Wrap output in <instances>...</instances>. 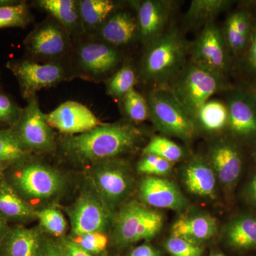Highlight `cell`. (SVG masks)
<instances>
[{
  "label": "cell",
  "mask_w": 256,
  "mask_h": 256,
  "mask_svg": "<svg viewBox=\"0 0 256 256\" xmlns=\"http://www.w3.org/2000/svg\"><path fill=\"white\" fill-rule=\"evenodd\" d=\"M142 138L137 128L128 124H100L89 132L62 139L64 154L76 162L92 164L132 150Z\"/></svg>",
  "instance_id": "obj_1"
},
{
  "label": "cell",
  "mask_w": 256,
  "mask_h": 256,
  "mask_svg": "<svg viewBox=\"0 0 256 256\" xmlns=\"http://www.w3.org/2000/svg\"><path fill=\"white\" fill-rule=\"evenodd\" d=\"M148 46L141 64V76L146 82L164 87L172 82L186 66L185 42L174 28Z\"/></svg>",
  "instance_id": "obj_2"
},
{
  "label": "cell",
  "mask_w": 256,
  "mask_h": 256,
  "mask_svg": "<svg viewBox=\"0 0 256 256\" xmlns=\"http://www.w3.org/2000/svg\"><path fill=\"white\" fill-rule=\"evenodd\" d=\"M176 100L192 118L218 92H228L233 87L225 77L190 62L171 82L169 88Z\"/></svg>",
  "instance_id": "obj_3"
},
{
  "label": "cell",
  "mask_w": 256,
  "mask_h": 256,
  "mask_svg": "<svg viewBox=\"0 0 256 256\" xmlns=\"http://www.w3.org/2000/svg\"><path fill=\"white\" fill-rule=\"evenodd\" d=\"M150 114L156 129L186 144L193 142L198 129L194 120L176 100L169 88L159 87L150 94Z\"/></svg>",
  "instance_id": "obj_4"
},
{
  "label": "cell",
  "mask_w": 256,
  "mask_h": 256,
  "mask_svg": "<svg viewBox=\"0 0 256 256\" xmlns=\"http://www.w3.org/2000/svg\"><path fill=\"white\" fill-rule=\"evenodd\" d=\"M164 217L144 204L132 201L121 207L114 216L112 242L126 247L154 238L163 226Z\"/></svg>",
  "instance_id": "obj_5"
},
{
  "label": "cell",
  "mask_w": 256,
  "mask_h": 256,
  "mask_svg": "<svg viewBox=\"0 0 256 256\" xmlns=\"http://www.w3.org/2000/svg\"><path fill=\"white\" fill-rule=\"evenodd\" d=\"M89 174L95 193L112 210L132 191V174L128 165L120 160H106L92 164Z\"/></svg>",
  "instance_id": "obj_6"
},
{
  "label": "cell",
  "mask_w": 256,
  "mask_h": 256,
  "mask_svg": "<svg viewBox=\"0 0 256 256\" xmlns=\"http://www.w3.org/2000/svg\"><path fill=\"white\" fill-rule=\"evenodd\" d=\"M12 183L22 198L38 201L53 198L64 186L63 176L56 170L36 162L20 166L13 174Z\"/></svg>",
  "instance_id": "obj_7"
},
{
  "label": "cell",
  "mask_w": 256,
  "mask_h": 256,
  "mask_svg": "<svg viewBox=\"0 0 256 256\" xmlns=\"http://www.w3.org/2000/svg\"><path fill=\"white\" fill-rule=\"evenodd\" d=\"M11 129L28 152H50L54 149L53 130L47 122L46 114L42 112L36 97L28 100L21 117Z\"/></svg>",
  "instance_id": "obj_8"
},
{
  "label": "cell",
  "mask_w": 256,
  "mask_h": 256,
  "mask_svg": "<svg viewBox=\"0 0 256 256\" xmlns=\"http://www.w3.org/2000/svg\"><path fill=\"white\" fill-rule=\"evenodd\" d=\"M228 130L234 140L256 142V92L248 88H233L226 92Z\"/></svg>",
  "instance_id": "obj_9"
},
{
  "label": "cell",
  "mask_w": 256,
  "mask_h": 256,
  "mask_svg": "<svg viewBox=\"0 0 256 256\" xmlns=\"http://www.w3.org/2000/svg\"><path fill=\"white\" fill-rule=\"evenodd\" d=\"M192 62L225 77L230 66V53L223 31L214 22L206 24L194 44Z\"/></svg>",
  "instance_id": "obj_10"
},
{
  "label": "cell",
  "mask_w": 256,
  "mask_h": 256,
  "mask_svg": "<svg viewBox=\"0 0 256 256\" xmlns=\"http://www.w3.org/2000/svg\"><path fill=\"white\" fill-rule=\"evenodd\" d=\"M112 210L96 193L84 194L69 212L72 233H106L114 224Z\"/></svg>",
  "instance_id": "obj_11"
},
{
  "label": "cell",
  "mask_w": 256,
  "mask_h": 256,
  "mask_svg": "<svg viewBox=\"0 0 256 256\" xmlns=\"http://www.w3.org/2000/svg\"><path fill=\"white\" fill-rule=\"evenodd\" d=\"M6 67L18 79L22 96L28 100L36 97V92L42 89L55 86L65 77L63 67L57 64L16 60L10 62Z\"/></svg>",
  "instance_id": "obj_12"
},
{
  "label": "cell",
  "mask_w": 256,
  "mask_h": 256,
  "mask_svg": "<svg viewBox=\"0 0 256 256\" xmlns=\"http://www.w3.org/2000/svg\"><path fill=\"white\" fill-rule=\"evenodd\" d=\"M46 120L50 127L67 136H78L102 124L90 109L75 101L62 104L46 114Z\"/></svg>",
  "instance_id": "obj_13"
},
{
  "label": "cell",
  "mask_w": 256,
  "mask_h": 256,
  "mask_svg": "<svg viewBox=\"0 0 256 256\" xmlns=\"http://www.w3.org/2000/svg\"><path fill=\"white\" fill-rule=\"evenodd\" d=\"M210 164L217 178L226 188H232L242 174V154L236 143L228 138H220L210 144Z\"/></svg>",
  "instance_id": "obj_14"
},
{
  "label": "cell",
  "mask_w": 256,
  "mask_h": 256,
  "mask_svg": "<svg viewBox=\"0 0 256 256\" xmlns=\"http://www.w3.org/2000/svg\"><path fill=\"white\" fill-rule=\"evenodd\" d=\"M140 197L146 206L181 212L188 201L172 182L158 176H146L140 185Z\"/></svg>",
  "instance_id": "obj_15"
},
{
  "label": "cell",
  "mask_w": 256,
  "mask_h": 256,
  "mask_svg": "<svg viewBox=\"0 0 256 256\" xmlns=\"http://www.w3.org/2000/svg\"><path fill=\"white\" fill-rule=\"evenodd\" d=\"M138 12L140 36L144 44H150L164 33L172 11L171 2L146 0L134 3Z\"/></svg>",
  "instance_id": "obj_16"
},
{
  "label": "cell",
  "mask_w": 256,
  "mask_h": 256,
  "mask_svg": "<svg viewBox=\"0 0 256 256\" xmlns=\"http://www.w3.org/2000/svg\"><path fill=\"white\" fill-rule=\"evenodd\" d=\"M66 28L60 24L47 22L32 32L24 44L32 55L55 58L66 53L68 46Z\"/></svg>",
  "instance_id": "obj_17"
},
{
  "label": "cell",
  "mask_w": 256,
  "mask_h": 256,
  "mask_svg": "<svg viewBox=\"0 0 256 256\" xmlns=\"http://www.w3.org/2000/svg\"><path fill=\"white\" fill-rule=\"evenodd\" d=\"M183 181L192 194L201 198L214 200L217 192V176L208 162L197 156L185 165Z\"/></svg>",
  "instance_id": "obj_18"
},
{
  "label": "cell",
  "mask_w": 256,
  "mask_h": 256,
  "mask_svg": "<svg viewBox=\"0 0 256 256\" xmlns=\"http://www.w3.org/2000/svg\"><path fill=\"white\" fill-rule=\"evenodd\" d=\"M78 60L82 70L94 76H100L117 66L120 56L118 50L110 44L89 42L79 48Z\"/></svg>",
  "instance_id": "obj_19"
},
{
  "label": "cell",
  "mask_w": 256,
  "mask_h": 256,
  "mask_svg": "<svg viewBox=\"0 0 256 256\" xmlns=\"http://www.w3.org/2000/svg\"><path fill=\"white\" fill-rule=\"evenodd\" d=\"M40 230L14 227L9 228L0 244L2 256H38L42 244Z\"/></svg>",
  "instance_id": "obj_20"
},
{
  "label": "cell",
  "mask_w": 256,
  "mask_h": 256,
  "mask_svg": "<svg viewBox=\"0 0 256 256\" xmlns=\"http://www.w3.org/2000/svg\"><path fill=\"white\" fill-rule=\"evenodd\" d=\"M218 230L216 220L208 214L182 217L172 228V236L198 245L213 238Z\"/></svg>",
  "instance_id": "obj_21"
},
{
  "label": "cell",
  "mask_w": 256,
  "mask_h": 256,
  "mask_svg": "<svg viewBox=\"0 0 256 256\" xmlns=\"http://www.w3.org/2000/svg\"><path fill=\"white\" fill-rule=\"evenodd\" d=\"M100 36L112 46H124L131 43L139 33L138 20L128 12L111 15L99 28Z\"/></svg>",
  "instance_id": "obj_22"
},
{
  "label": "cell",
  "mask_w": 256,
  "mask_h": 256,
  "mask_svg": "<svg viewBox=\"0 0 256 256\" xmlns=\"http://www.w3.org/2000/svg\"><path fill=\"white\" fill-rule=\"evenodd\" d=\"M0 216L6 220L26 222L36 218V212L11 184L0 180Z\"/></svg>",
  "instance_id": "obj_23"
},
{
  "label": "cell",
  "mask_w": 256,
  "mask_h": 256,
  "mask_svg": "<svg viewBox=\"0 0 256 256\" xmlns=\"http://www.w3.org/2000/svg\"><path fill=\"white\" fill-rule=\"evenodd\" d=\"M228 110L226 102L210 100L200 109L195 116L198 131L208 134H218L228 129Z\"/></svg>",
  "instance_id": "obj_24"
},
{
  "label": "cell",
  "mask_w": 256,
  "mask_h": 256,
  "mask_svg": "<svg viewBox=\"0 0 256 256\" xmlns=\"http://www.w3.org/2000/svg\"><path fill=\"white\" fill-rule=\"evenodd\" d=\"M225 237L230 246L238 250L256 249V217L242 216L228 224Z\"/></svg>",
  "instance_id": "obj_25"
},
{
  "label": "cell",
  "mask_w": 256,
  "mask_h": 256,
  "mask_svg": "<svg viewBox=\"0 0 256 256\" xmlns=\"http://www.w3.org/2000/svg\"><path fill=\"white\" fill-rule=\"evenodd\" d=\"M78 6L80 24L88 32L99 30L116 10L110 0H82Z\"/></svg>",
  "instance_id": "obj_26"
},
{
  "label": "cell",
  "mask_w": 256,
  "mask_h": 256,
  "mask_svg": "<svg viewBox=\"0 0 256 256\" xmlns=\"http://www.w3.org/2000/svg\"><path fill=\"white\" fill-rule=\"evenodd\" d=\"M38 6L68 31H76L80 24L78 2L73 0H41Z\"/></svg>",
  "instance_id": "obj_27"
},
{
  "label": "cell",
  "mask_w": 256,
  "mask_h": 256,
  "mask_svg": "<svg viewBox=\"0 0 256 256\" xmlns=\"http://www.w3.org/2000/svg\"><path fill=\"white\" fill-rule=\"evenodd\" d=\"M233 2L229 0H193L186 13V21L193 25L206 24L226 11Z\"/></svg>",
  "instance_id": "obj_28"
},
{
  "label": "cell",
  "mask_w": 256,
  "mask_h": 256,
  "mask_svg": "<svg viewBox=\"0 0 256 256\" xmlns=\"http://www.w3.org/2000/svg\"><path fill=\"white\" fill-rule=\"evenodd\" d=\"M28 153L11 128L0 130V162H20L26 159Z\"/></svg>",
  "instance_id": "obj_29"
},
{
  "label": "cell",
  "mask_w": 256,
  "mask_h": 256,
  "mask_svg": "<svg viewBox=\"0 0 256 256\" xmlns=\"http://www.w3.org/2000/svg\"><path fill=\"white\" fill-rule=\"evenodd\" d=\"M137 76L130 66H124L106 82L107 94L116 99H124L134 88Z\"/></svg>",
  "instance_id": "obj_30"
},
{
  "label": "cell",
  "mask_w": 256,
  "mask_h": 256,
  "mask_svg": "<svg viewBox=\"0 0 256 256\" xmlns=\"http://www.w3.org/2000/svg\"><path fill=\"white\" fill-rule=\"evenodd\" d=\"M144 154H153L174 164L183 159L184 150L182 146L166 138H153L144 150Z\"/></svg>",
  "instance_id": "obj_31"
},
{
  "label": "cell",
  "mask_w": 256,
  "mask_h": 256,
  "mask_svg": "<svg viewBox=\"0 0 256 256\" xmlns=\"http://www.w3.org/2000/svg\"><path fill=\"white\" fill-rule=\"evenodd\" d=\"M30 22L31 14L25 2L0 8V28H24Z\"/></svg>",
  "instance_id": "obj_32"
},
{
  "label": "cell",
  "mask_w": 256,
  "mask_h": 256,
  "mask_svg": "<svg viewBox=\"0 0 256 256\" xmlns=\"http://www.w3.org/2000/svg\"><path fill=\"white\" fill-rule=\"evenodd\" d=\"M36 218L40 220L42 228L47 233L58 238H63L68 224L60 210L55 208L38 210L36 212Z\"/></svg>",
  "instance_id": "obj_33"
},
{
  "label": "cell",
  "mask_w": 256,
  "mask_h": 256,
  "mask_svg": "<svg viewBox=\"0 0 256 256\" xmlns=\"http://www.w3.org/2000/svg\"><path fill=\"white\" fill-rule=\"evenodd\" d=\"M122 100L124 112L133 122H144L150 118L148 101L136 89L128 92Z\"/></svg>",
  "instance_id": "obj_34"
},
{
  "label": "cell",
  "mask_w": 256,
  "mask_h": 256,
  "mask_svg": "<svg viewBox=\"0 0 256 256\" xmlns=\"http://www.w3.org/2000/svg\"><path fill=\"white\" fill-rule=\"evenodd\" d=\"M223 33L230 53L238 56H242L248 48L250 38L240 34L232 14L227 18Z\"/></svg>",
  "instance_id": "obj_35"
},
{
  "label": "cell",
  "mask_w": 256,
  "mask_h": 256,
  "mask_svg": "<svg viewBox=\"0 0 256 256\" xmlns=\"http://www.w3.org/2000/svg\"><path fill=\"white\" fill-rule=\"evenodd\" d=\"M172 168V163L153 154H144L138 164V172L150 176H165L171 172Z\"/></svg>",
  "instance_id": "obj_36"
},
{
  "label": "cell",
  "mask_w": 256,
  "mask_h": 256,
  "mask_svg": "<svg viewBox=\"0 0 256 256\" xmlns=\"http://www.w3.org/2000/svg\"><path fill=\"white\" fill-rule=\"evenodd\" d=\"M23 108H21L9 96L0 92V124L13 128L18 122Z\"/></svg>",
  "instance_id": "obj_37"
},
{
  "label": "cell",
  "mask_w": 256,
  "mask_h": 256,
  "mask_svg": "<svg viewBox=\"0 0 256 256\" xmlns=\"http://www.w3.org/2000/svg\"><path fill=\"white\" fill-rule=\"evenodd\" d=\"M165 248L172 256H202L204 252L200 246L176 237L172 236L168 239L165 242Z\"/></svg>",
  "instance_id": "obj_38"
},
{
  "label": "cell",
  "mask_w": 256,
  "mask_h": 256,
  "mask_svg": "<svg viewBox=\"0 0 256 256\" xmlns=\"http://www.w3.org/2000/svg\"><path fill=\"white\" fill-rule=\"evenodd\" d=\"M74 242L79 246L92 255L100 254L106 250L108 244V238L105 233H90L76 237Z\"/></svg>",
  "instance_id": "obj_39"
},
{
  "label": "cell",
  "mask_w": 256,
  "mask_h": 256,
  "mask_svg": "<svg viewBox=\"0 0 256 256\" xmlns=\"http://www.w3.org/2000/svg\"><path fill=\"white\" fill-rule=\"evenodd\" d=\"M242 68L244 74L252 80L256 86V15L254 16L250 44L246 52L242 56Z\"/></svg>",
  "instance_id": "obj_40"
},
{
  "label": "cell",
  "mask_w": 256,
  "mask_h": 256,
  "mask_svg": "<svg viewBox=\"0 0 256 256\" xmlns=\"http://www.w3.org/2000/svg\"><path fill=\"white\" fill-rule=\"evenodd\" d=\"M238 32L244 36L250 38L252 34L254 15L247 10H238L232 13Z\"/></svg>",
  "instance_id": "obj_41"
},
{
  "label": "cell",
  "mask_w": 256,
  "mask_h": 256,
  "mask_svg": "<svg viewBox=\"0 0 256 256\" xmlns=\"http://www.w3.org/2000/svg\"><path fill=\"white\" fill-rule=\"evenodd\" d=\"M56 242L64 256H96L79 246L74 239L63 237Z\"/></svg>",
  "instance_id": "obj_42"
},
{
  "label": "cell",
  "mask_w": 256,
  "mask_h": 256,
  "mask_svg": "<svg viewBox=\"0 0 256 256\" xmlns=\"http://www.w3.org/2000/svg\"><path fill=\"white\" fill-rule=\"evenodd\" d=\"M38 256H64L56 242L44 240Z\"/></svg>",
  "instance_id": "obj_43"
},
{
  "label": "cell",
  "mask_w": 256,
  "mask_h": 256,
  "mask_svg": "<svg viewBox=\"0 0 256 256\" xmlns=\"http://www.w3.org/2000/svg\"><path fill=\"white\" fill-rule=\"evenodd\" d=\"M126 256H162V254L156 248L144 244L133 249Z\"/></svg>",
  "instance_id": "obj_44"
},
{
  "label": "cell",
  "mask_w": 256,
  "mask_h": 256,
  "mask_svg": "<svg viewBox=\"0 0 256 256\" xmlns=\"http://www.w3.org/2000/svg\"><path fill=\"white\" fill-rule=\"evenodd\" d=\"M247 196L250 202L256 206V176H254L248 186Z\"/></svg>",
  "instance_id": "obj_45"
},
{
  "label": "cell",
  "mask_w": 256,
  "mask_h": 256,
  "mask_svg": "<svg viewBox=\"0 0 256 256\" xmlns=\"http://www.w3.org/2000/svg\"><path fill=\"white\" fill-rule=\"evenodd\" d=\"M9 228V227L8 226L6 220L0 216V244H1L2 240L4 238V236L6 235Z\"/></svg>",
  "instance_id": "obj_46"
},
{
  "label": "cell",
  "mask_w": 256,
  "mask_h": 256,
  "mask_svg": "<svg viewBox=\"0 0 256 256\" xmlns=\"http://www.w3.org/2000/svg\"><path fill=\"white\" fill-rule=\"evenodd\" d=\"M20 2H21L13 1V0H0V8L12 6V5L18 4Z\"/></svg>",
  "instance_id": "obj_47"
},
{
  "label": "cell",
  "mask_w": 256,
  "mask_h": 256,
  "mask_svg": "<svg viewBox=\"0 0 256 256\" xmlns=\"http://www.w3.org/2000/svg\"><path fill=\"white\" fill-rule=\"evenodd\" d=\"M9 163L0 162V176L3 174L5 170L9 166Z\"/></svg>",
  "instance_id": "obj_48"
},
{
  "label": "cell",
  "mask_w": 256,
  "mask_h": 256,
  "mask_svg": "<svg viewBox=\"0 0 256 256\" xmlns=\"http://www.w3.org/2000/svg\"><path fill=\"white\" fill-rule=\"evenodd\" d=\"M210 256H224V255H223V254H212V255H210Z\"/></svg>",
  "instance_id": "obj_49"
},
{
  "label": "cell",
  "mask_w": 256,
  "mask_h": 256,
  "mask_svg": "<svg viewBox=\"0 0 256 256\" xmlns=\"http://www.w3.org/2000/svg\"><path fill=\"white\" fill-rule=\"evenodd\" d=\"M254 156H255V158H256V150H255V152H254Z\"/></svg>",
  "instance_id": "obj_50"
},
{
  "label": "cell",
  "mask_w": 256,
  "mask_h": 256,
  "mask_svg": "<svg viewBox=\"0 0 256 256\" xmlns=\"http://www.w3.org/2000/svg\"></svg>",
  "instance_id": "obj_51"
}]
</instances>
